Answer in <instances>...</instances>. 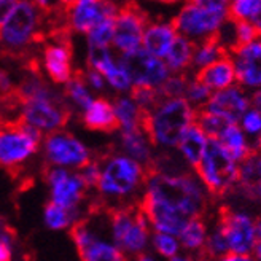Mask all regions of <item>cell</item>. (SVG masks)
Wrapping results in <instances>:
<instances>
[{"label":"cell","instance_id":"obj_1","mask_svg":"<svg viewBox=\"0 0 261 261\" xmlns=\"http://www.w3.org/2000/svg\"><path fill=\"white\" fill-rule=\"evenodd\" d=\"M140 198L171 208L188 220L205 218L212 204L211 194L193 171L180 174L150 171Z\"/></svg>","mask_w":261,"mask_h":261},{"label":"cell","instance_id":"obj_2","mask_svg":"<svg viewBox=\"0 0 261 261\" xmlns=\"http://www.w3.org/2000/svg\"><path fill=\"white\" fill-rule=\"evenodd\" d=\"M196 112L185 99H161L153 110L143 115L142 129L145 130L154 148L163 151H172L194 124Z\"/></svg>","mask_w":261,"mask_h":261},{"label":"cell","instance_id":"obj_3","mask_svg":"<svg viewBox=\"0 0 261 261\" xmlns=\"http://www.w3.org/2000/svg\"><path fill=\"white\" fill-rule=\"evenodd\" d=\"M100 177L96 191L103 201H123L142 194L148 171L123 153H112L99 160ZM140 199V196H139Z\"/></svg>","mask_w":261,"mask_h":261},{"label":"cell","instance_id":"obj_4","mask_svg":"<svg viewBox=\"0 0 261 261\" xmlns=\"http://www.w3.org/2000/svg\"><path fill=\"white\" fill-rule=\"evenodd\" d=\"M229 21V2L226 0H194L181 5L171 21L180 37L199 43L218 35Z\"/></svg>","mask_w":261,"mask_h":261},{"label":"cell","instance_id":"obj_5","mask_svg":"<svg viewBox=\"0 0 261 261\" xmlns=\"http://www.w3.org/2000/svg\"><path fill=\"white\" fill-rule=\"evenodd\" d=\"M110 241L126 256L145 253L151 238V228L139 202L107 207Z\"/></svg>","mask_w":261,"mask_h":261},{"label":"cell","instance_id":"obj_6","mask_svg":"<svg viewBox=\"0 0 261 261\" xmlns=\"http://www.w3.org/2000/svg\"><path fill=\"white\" fill-rule=\"evenodd\" d=\"M46 10L42 4L18 2L10 18L0 29V45L8 53L18 55L32 43L46 38Z\"/></svg>","mask_w":261,"mask_h":261},{"label":"cell","instance_id":"obj_7","mask_svg":"<svg viewBox=\"0 0 261 261\" xmlns=\"http://www.w3.org/2000/svg\"><path fill=\"white\" fill-rule=\"evenodd\" d=\"M193 172L212 199L225 198L236 190L239 163L217 140L211 139L201 163L194 167Z\"/></svg>","mask_w":261,"mask_h":261},{"label":"cell","instance_id":"obj_8","mask_svg":"<svg viewBox=\"0 0 261 261\" xmlns=\"http://www.w3.org/2000/svg\"><path fill=\"white\" fill-rule=\"evenodd\" d=\"M72 110L64 94L53 88L46 93L19 102V120L42 134L56 133L69 123Z\"/></svg>","mask_w":261,"mask_h":261},{"label":"cell","instance_id":"obj_9","mask_svg":"<svg viewBox=\"0 0 261 261\" xmlns=\"http://www.w3.org/2000/svg\"><path fill=\"white\" fill-rule=\"evenodd\" d=\"M43 134L21 120L0 121V167L16 171L38 151Z\"/></svg>","mask_w":261,"mask_h":261},{"label":"cell","instance_id":"obj_10","mask_svg":"<svg viewBox=\"0 0 261 261\" xmlns=\"http://www.w3.org/2000/svg\"><path fill=\"white\" fill-rule=\"evenodd\" d=\"M70 238L82 261H127V256L118 247L100 236L91 217L75 221L70 226Z\"/></svg>","mask_w":261,"mask_h":261},{"label":"cell","instance_id":"obj_11","mask_svg":"<svg viewBox=\"0 0 261 261\" xmlns=\"http://www.w3.org/2000/svg\"><path fill=\"white\" fill-rule=\"evenodd\" d=\"M42 147L46 166L78 171L93 160L91 151L85 143L67 130H56V133L46 134L43 137Z\"/></svg>","mask_w":261,"mask_h":261},{"label":"cell","instance_id":"obj_12","mask_svg":"<svg viewBox=\"0 0 261 261\" xmlns=\"http://www.w3.org/2000/svg\"><path fill=\"white\" fill-rule=\"evenodd\" d=\"M148 24V16L136 4L118 7L115 16V35L112 45L120 56L133 55L142 48V37Z\"/></svg>","mask_w":261,"mask_h":261},{"label":"cell","instance_id":"obj_13","mask_svg":"<svg viewBox=\"0 0 261 261\" xmlns=\"http://www.w3.org/2000/svg\"><path fill=\"white\" fill-rule=\"evenodd\" d=\"M217 221L223 231L229 253L252 255L256 218L241 208H221Z\"/></svg>","mask_w":261,"mask_h":261},{"label":"cell","instance_id":"obj_14","mask_svg":"<svg viewBox=\"0 0 261 261\" xmlns=\"http://www.w3.org/2000/svg\"><path fill=\"white\" fill-rule=\"evenodd\" d=\"M43 178L49 187V202L65 208V211L78 212V208L86 198L88 190L76 172L46 166L43 171Z\"/></svg>","mask_w":261,"mask_h":261},{"label":"cell","instance_id":"obj_15","mask_svg":"<svg viewBox=\"0 0 261 261\" xmlns=\"http://www.w3.org/2000/svg\"><path fill=\"white\" fill-rule=\"evenodd\" d=\"M51 42L43 46V67L48 78L56 85H67L73 76L72 45L69 31H59L49 37Z\"/></svg>","mask_w":261,"mask_h":261},{"label":"cell","instance_id":"obj_16","mask_svg":"<svg viewBox=\"0 0 261 261\" xmlns=\"http://www.w3.org/2000/svg\"><path fill=\"white\" fill-rule=\"evenodd\" d=\"M120 61L133 78L134 86H145L160 91L164 82L171 76L163 59L147 55L142 48L133 55L120 56Z\"/></svg>","mask_w":261,"mask_h":261},{"label":"cell","instance_id":"obj_17","mask_svg":"<svg viewBox=\"0 0 261 261\" xmlns=\"http://www.w3.org/2000/svg\"><path fill=\"white\" fill-rule=\"evenodd\" d=\"M118 5L112 2H97V0H78V2L64 4V19L69 31L78 34H88L94 25L106 16H115Z\"/></svg>","mask_w":261,"mask_h":261},{"label":"cell","instance_id":"obj_18","mask_svg":"<svg viewBox=\"0 0 261 261\" xmlns=\"http://www.w3.org/2000/svg\"><path fill=\"white\" fill-rule=\"evenodd\" d=\"M229 58L236 70L238 85L247 93L261 89V38L234 48Z\"/></svg>","mask_w":261,"mask_h":261},{"label":"cell","instance_id":"obj_19","mask_svg":"<svg viewBox=\"0 0 261 261\" xmlns=\"http://www.w3.org/2000/svg\"><path fill=\"white\" fill-rule=\"evenodd\" d=\"M250 109V93H247L239 85L228 89L212 93L211 99L202 109L204 112L218 116L228 124H238L242 115Z\"/></svg>","mask_w":261,"mask_h":261},{"label":"cell","instance_id":"obj_20","mask_svg":"<svg viewBox=\"0 0 261 261\" xmlns=\"http://www.w3.org/2000/svg\"><path fill=\"white\" fill-rule=\"evenodd\" d=\"M177 35L171 21H148L142 37V49L153 58L164 59Z\"/></svg>","mask_w":261,"mask_h":261},{"label":"cell","instance_id":"obj_21","mask_svg":"<svg viewBox=\"0 0 261 261\" xmlns=\"http://www.w3.org/2000/svg\"><path fill=\"white\" fill-rule=\"evenodd\" d=\"M120 148L124 156L136 161L143 169H147V171H150L153 167L156 158V148L153 147V143L150 142L143 129L120 133Z\"/></svg>","mask_w":261,"mask_h":261},{"label":"cell","instance_id":"obj_22","mask_svg":"<svg viewBox=\"0 0 261 261\" xmlns=\"http://www.w3.org/2000/svg\"><path fill=\"white\" fill-rule=\"evenodd\" d=\"M232 194L261 204V151H253L239 164V178Z\"/></svg>","mask_w":261,"mask_h":261},{"label":"cell","instance_id":"obj_23","mask_svg":"<svg viewBox=\"0 0 261 261\" xmlns=\"http://www.w3.org/2000/svg\"><path fill=\"white\" fill-rule=\"evenodd\" d=\"M193 75L196 80H199L202 85H205L212 93H218V91H223V89H228L234 85H238L236 70H234V65H232L229 55Z\"/></svg>","mask_w":261,"mask_h":261},{"label":"cell","instance_id":"obj_24","mask_svg":"<svg viewBox=\"0 0 261 261\" xmlns=\"http://www.w3.org/2000/svg\"><path fill=\"white\" fill-rule=\"evenodd\" d=\"M208 140L211 139L202 133V129L196 123L191 124L187 129V133L181 136L175 151L191 171H194V167L201 163L202 156L207 150Z\"/></svg>","mask_w":261,"mask_h":261},{"label":"cell","instance_id":"obj_25","mask_svg":"<svg viewBox=\"0 0 261 261\" xmlns=\"http://www.w3.org/2000/svg\"><path fill=\"white\" fill-rule=\"evenodd\" d=\"M82 121L91 130H100V133L120 130L112 102L103 97L94 99V102L83 112Z\"/></svg>","mask_w":261,"mask_h":261},{"label":"cell","instance_id":"obj_26","mask_svg":"<svg viewBox=\"0 0 261 261\" xmlns=\"http://www.w3.org/2000/svg\"><path fill=\"white\" fill-rule=\"evenodd\" d=\"M208 234V223L205 218H191L178 234L181 252L201 259Z\"/></svg>","mask_w":261,"mask_h":261},{"label":"cell","instance_id":"obj_27","mask_svg":"<svg viewBox=\"0 0 261 261\" xmlns=\"http://www.w3.org/2000/svg\"><path fill=\"white\" fill-rule=\"evenodd\" d=\"M221 147H223L234 160H236L239 164L249 158V156L253 153L252 143L247 139V136L242 133V129L239 127V124H226L223 127V130L220 133V136L215 139Z\"/></svg>","mask_w":261,"mask_h":261},{"label":"cell","instance_id":"obj_28","mask_svg":"<svg viewBox=\"0 0 261 261\" xmlns=\"http://www.w3.org/2000/svg\"><path fill=\"white\" fill-rule=\"evenodd\" d=\"M194 43L187 40L185 37L177 35L171 49L164 56V64L171 73H191Z\"/></svg>","mask_w":261,"mask_h":261},{"label":"cell","instance_id":"obj_29","mask_svg":"<svg viewBox=\"0 0 261 261\" xmlns=\"http://www.w3.org/2000/svg\"><path fill=\"white\" fill-rule=\"evenodd\" d=\"M112 106H113V112H115V116H116V121H118L120 133H124V130L142 129L143 115H145V113H143L136 106V102L130 99L129 96L115 97V100L112 102Z\"/></svg>","mask_w":261,"mask_h":261},{"label":"cell","instance_id":"obj_30","mask_svg":"<svg viewBox=\"0 0 261 261\" xmlns=\"http://www.w3.org/2000/svg\"><path fill=\"white\" fill-rule=\"evenodd\" d=\"M228 56V51L218 42V38H207L194 45L193 49V62H191V73L199 72L211 64L220 61L221 58Z\"/></svg>","mask_w":261,"mask_h":261},{"label":"cell","instance_id":"obj_31","mask_svg":"<svg viewBox=\"0 0 261 261\" xmlns=\"http://www.w3.org/2000/svg\"><path fill=\"white\" fill-rule=\"evenodd\" d=\"M62 94H64L65 100H70L73 103V107L80 109L82 112H85L91 106V103L94 102L93 94H91L86 82L83 80L82 70H78V72L73 73L72 80L65 85Z\"/></svg>","mask_w":261,"mask_h":261},{"label":"cell","instance_id":"obj_32","mask_svg":"<svg viewBox=\"0 0 261 261\" xmlns=\"http://www.w3.org/2000/svg\"><path fill=\"white\" fill-rule=\"evenodd\" d=\"M226 253H229L228 242H226L223 231H221L218 225V221L215 220L214 225H208V234H207V241H205L204 250L201 255V261H212Z\"/></svg>","mask_w":261,"mask_h":261},{"label":"cell","instance_id":"obj_33","mask_svg":"<svg viewBox=\"0 0 261 261\" xmlns=\"http://www.w3.org/2000/svg\"><path fill=\"white\" fill-rule=\"evenodd\" d=\"M43 220L49 229H69L78 220V212L65 211L53 202H48L43 211Z\"/></svg>","mask_w":261,"mask_h":261},{"label":"cell","instance_id":"obj_34","mask_svg":"<svg viewBox=\"0 0 261 261\" xmlns=\"http://www.w3.org/2000/svg\"><path fill=\"white\" fill-rule=\"evenodd\" d=\"M115 16L102 18L94 28L86 34L88 45L110 48V45L113 42V35H115Z\"/></svg>","mask_w":261,"mask_h":261},{"label":"cell","instance_id":"obj_35","mask_svg":"<svg viewBox=\"0 0 261 261\" xmlns=\"http://www.w3.org/2000/svg\"><path fill=\"white\" fill-rule=\"evenodd\" d=\"M242 133L250 140L253 151H261V113L249 109L238 123Z\"/></svg>","mask_w":261,"mask_h":261},{"label":"cell","instance_id":"obj_36","mask_svg":"<svg viewBox=\"0 0 261 261\" xmlns=\"http://www.w3.org/2000/svg\"><path fill=\"white\" fill-rule=\"evenodd\" d=\"M261 13V0H232L229 2V19L253 22Z\"/></svg>","mask_w":261,"mask_h":261},{"label":"cell","instance_id":"obj_37","mask_svg":"<svg viewBox=\"0 0 261 261\" xmlns=\"http://www.w3.org/2000/svg\"><path fill=\"white\" fill-rule=\"evenodd\" d=\"M150 244L154 249V252L160 256L166 258L167 261L181 253V247L178 242V238L171 236V234H164V232H151Z\"/></svg>","mask_w":261,"mask_h":261},{"label":"cell","instance_id":"obj_38","mask_svg":"<svg viewBox=\"0 0 261 261\" xmlns=\"http://www.w3.org/2000/svg\"><path fill=\"white\" fill-rule=\"evenodd\" d=\"M211 96H212V91L208 89L205 85H202L199 80H196L194 75H191L188 86H187V91H185V96H184V99L190 103V106L196 112H199L205 107V103L208 102Z\"/></svg>","mask_w":261,"mask_h":261},{"label":"cell","instance_id":"obj_39","mask_svg":"<svg viewBox=\"0 0 261 261\" xmlns=\"http://www.w3.org/2000/svg\"><path fill=\"white\" fill-rule=\"evenodd\" d=\"M193 73H171V76L160 88V94L164 99H184L185 91Z\"/></svg>","mask_w":261,"mask_h":261},{"label":"cell","instance_id":"obj_40","mask_svg":"<svg viewBox=\"0 0 261 261\" xmlns=\"http://www.w3.org/2000/svg\"><path fill=\"white\" fill-rule=\"evenodd\" d=\"M130 99L136 102V106L143 112L148 113L150 110H153L158 102L163 99L158 89H151V88H145V86H133L130 88Z\"/></svg>","mask_w":261,"mask_h":261},{"label":"cell","instance_id":"obj_41","mask_svg":"<svg viewBox=\"0 0 261 261\" xmlns=\"http://www.w3.org/2000/svg\"><path fill=\"white\" fill-rule=\"evenodd\" d=\"M102 76H103V80H106L107 85H110L116 91H121V93H124V91H130V88L134 86L133 78H130V75L124 69V65L121 64L120 56H118V62H116L113 67L109 72L103 73Z\"/></svg>","mask_w":261,"mask_h":261},{"label":"cell","instance_id":"obj_42","mask_svg":"<svg viewBox=\"0 0 261 261\" xmlns=\"http://www.w3.org/2000/svg\"><path fill=\"white\" fill-rule=\"evenodd\" d=\"M194 123L202 129V133L208 139H214V140L220 136V133L223 130V127L228 124L223 120H220L218 116L211 115V113H207L204 110H199L198 113H196V121Z\"/></svg>","mask_w":261,"mask_h":261},{"label":"cell","instance_id":"obj_43","mask_svg":"<svg viewBox=\"0 0 261 261\" xmlns=\"http://www.w3.org/2000/svg\"><path fill=\"white\" fill-rule=\"evenodd\" d=\"M75 172H76L78 177H80V180L83 181V185L86 187L88 191L96 190L99 177H100V164H99V160H91L88 164H85L83 167H80Z\"/></svg>","mask_w":261,"mask_h":261},{"label":"cell","instance_id":"obj_44","mask_svg":"<svg viewBox=\"0 0 261 261\" xmlns=\"http://www.w3.org/2000/svg\"><path fill=\"white\" fill-rule=\"evenodd\" d=\"M232 31H234V40H236V48L241 45L250 43L258 38V34H256L253 22L232 21Z\"/></svg>","mask_w":261,"mask_h":261},{"label":"cell","instance_id":"obj_45","mask_svg":"<svg viewBox=\"0 0 261 261\" xmlns=\"http://www.w3.org/2000/svg\"><path fill=\"white\" fill-rule=\"evenodd\" d=\"M82 75H83V80L86 82L88 88H93L96 91H102L106 89V80H103V76L93 70V69H86V70H82Z\"/></svg>","mask_w":261,"mask_h":261},{"label":"cell","instance_id":"obj_46","mask_svg":"<svg viewBox=\"0 0 261 261\" xmlns=\"http://www.w3.org/2000/svg\"><path fill=\"white\" fill-rule=\"evenodd\" d=\"M15 239H16V232L13 229L8 221L0 215V242L5 244L10 249H13V245H15Z\"/></svg>","mask_w":261,"mask_h":261},{"label":"cell","instance_id":"obj_47","mask_svg":"<svg viewBox=\"0 0 261 261\" xmlns=\"http://www.w3.org/2000/svg\"><path fill=\"white\" fill-rule=\"evenodd\" d=\"M16 5H18L16 0H0V29L7 22L13 10L16 8Z\"/></svg>","mask_w":261,"mask_h":261},{"label":"cell","instance_id":"obj_48","mask_svg":"<svg viewBox=\"0 0 261 261\" xmlns=\"http://www.w3.org/2000/svg\"><path fill=\"white\" fill-rule=\"evenodd\" d=\"M252 256L255 258V261H261V218H256V223H255V238H253Z\"/></svg>","mask_w":261,"mask_h":261},{"label":"cell","instance_id":"obj_49","mask_svg":"<svg viewBox=\"0 0 261 261\" xmlns=\"http://www.w3.org/2000/svg\"><path fill=\"white\" fill-rule=\"evenodd\" d=\"M212 261H255L252 255H236V253H226L223 256H220Z\"/></svg>","mask_w":261,"mask_h":261},{"label":"cell","instance_id":"obj_50","mask_svg":"<svg viewBox=\"0 0 261 261\" xmlns=\"http://www.w3.org/2000/svg\"><path fill=\"white\" fill-rule=\"evenodd\" d=\"M250 109L261 113V89H256L250 93Z\"/></svg>","mask_w":261,"mask_h":261},{"label":"cell","instance_id":"obj_51","mask_svg":"<svg viewBox=\"0 0 261 261\" xmlns=\"http://www.w3.org/2000/svg\"><path fill=\"white\" fill-rule=\"evenodd\" d=\"M11 258H13L11 249L0 242V261H11Z\"/></svg>","mask_w":261,"mask_h":261},{"label":"cell","instance_id":"obj_52","mask_svg":"<svg viewBox=\"0 0 261 261\" xmlns=\"http://www.w3.org/2000/svg\"><path fill=\"white\" fill-rule=\"evenodd\" d=\"M253 25H255V29H256V34H258V37L261 38V13L256 16V19L253 21Z\"/></svg>","mask_w":261,"mask_h":261},{"label":"cell","instance_id":"obj_53","mask_svg":"<svg viewBox=\"0 0 261 261\" xmlns=\"http://www.w3.org/2000/svg\"><path fill=\"white\" fill-rule=\"evenodd\" d=\"M136 261H156V259L148 253H142V255L136 256Z\"/></svg>","mask_w":261,"mask_h":261},{"label":"cell","instance_id":"obj_54","mask_svg":"<svg viewBox=\"0 0 261 261\" xmlns=\"http://www.w3.org/2000/svg\"><path fill=\"white\" fill-rule=\"evenodd\" d=\"M180 261H196V259H180Z\"/></svg>","mask_w":261,"mask_h":261}]
</instances>
